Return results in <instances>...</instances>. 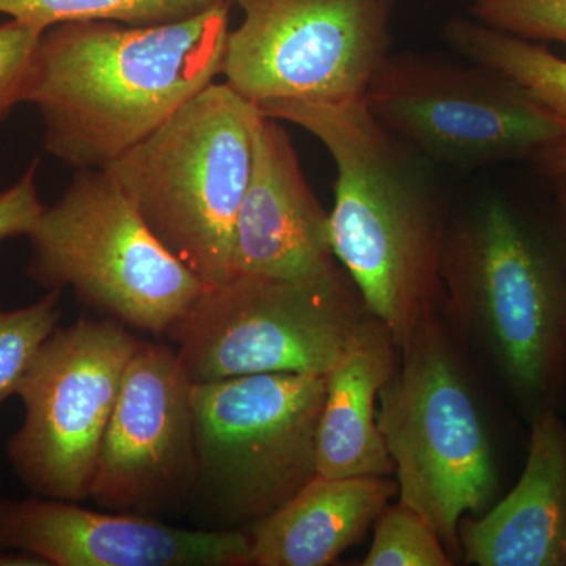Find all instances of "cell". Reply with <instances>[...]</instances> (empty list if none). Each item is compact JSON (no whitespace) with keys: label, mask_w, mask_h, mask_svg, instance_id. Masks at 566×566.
Here are the masks:
<instances>
[{"label":"cell","mask_w":566,"mask_h":566,"mask_svg":"<svg viewBox=\"0 0 566 566\" xmlns=\"http://www.w3.org/2000/svg\"><path fill=\"white\" fill-rule=\"evenodd\" d=\"M457 560L441 536L411 506L387 505L375 523L374 542L364 566H452Z\"/></svg>","instance_id":"obj_21"},{"label":"cell","mask_w":566,"mask_h":566,"mask_svg":"<svg viewBox=\"0 0 566 566\" xmlns=\"http://www.w3.org/2000/svg\"><path fill=\"white\" fill-rule=\"evenodd\" d=\"M528 422L516 486L482 515L461 521V558L468 564L566 566V423L554 409Z\"/></svg>","instance_id":"obj_15"},{"label":"cell","mask_w":566,"mask_h":566,"mask_svg":"<svg viewBox=\"0 0 566 566\" xmlns=\"http://www.w3.org/2000/svg\"><path fill=\"white\" fill-rule=\"evenodd\" d=\"M364 103L387 132L434 166L532 161L566 132L564 118L504 74L419 52L387 55Z\"/></svg>","instance_id":"obj_9"},{"label":"cell","mask_w":566,"mask_h":566,"mask_svg":"<svg viewBox=\"0 0 566 566\" xmlns=\"http://www.w3.org/2000/svg\"><path fill=\"white\" fill-rule=\"evenodd\" d=\"M0 549L25 551L50 566L251 565L249 536L237 528L191 531L36 494L0 497Z\"/></svg>","instance_id":"obj_13"},{"label":"cell","mask_w":566,"mask_h":566,"mask_svg":"<svg viewBox=\"0 0 566 566\" xmlns=\"http://www.w3.org/2000/svg\"><path fill=\"white\" fill-rule=\"evenodd\" d=\"M221 2L234 6V0H0V14L40 32L62 22L76 21L147 28L188 20Z\"/></svg>","instance_id":"obj_19"},{"label":"cell","mask_w":566,"mask_h":566,"mask_svg":"<svg viewBox=\"0 0 566 566\" xmlns=\"http://www.w3.org/2000/svg\"><path fill=\"white\" fill-rule=\"evenodd\" d=\"M400 360L386 324L374 315L326 375L316 468L326 479L395 475L379 433L378 397Z\"/></svg>","instance_id":"obj_17"},{"label":"cell","mask_w":566,"mask_h":566,"mask_svg":"<svg viewBox=\"0 0 566 566\" xmlns=\"http://www.w3.org/2000/svg\"><path fill=\"white\" fill-rule=\"evenodd\" d=\"M41 33L17 20L0 24V123L28 103Z\"/></svg>","instance_id":"obj_23"},{"label":"cell","mask_w":566,"mask_h":566,"mask_svg":"<svg viewBox=\"0 0 566 566\" xmlns=\"http://www.w3.org/2000/svg\"><path fill=\"white\" fill-rule=\"evenodd\" d=\"M62 312L59 290H48L41 300L24 307L0 308V408L20 392L41 346L57 329Z\"/></svg>","instance_id":"obj_20"},{"label":"cell","mask_w":566,"mask_h":566,"mask_svg":"<svg viewBox=\"0 0 566 566\" xmlns=\"http://www.w3.org/2000/svg\"><path fill=\"white\" fill-rule=\"evenodd\" d=\"M370 315L340 266L297 279L237 274L205 290L167 337L192 385L327 375Z\"/></svg>","instance_id":"obj_7"},{"label":"cell","mask_w":566,"mask_h":566,"mask_svg":"<svg viewBox=\"0 0 566 566\" xmlns=\"http://www.w3.org/2000/svg\"><path fill=\"white\" fill-rule=\"evenodd\" d=\"M262 117L226 82H212L106 167L156 238L208 289L233 274L234 226Z\"/></svg>","instance_id":"obj_5"},{"label":"cell","mask_w":566,"mask_h":566,"mask_svg":"<svg viewBox=\"0 0 566 566\" xmlns=\"http://www.w3.org/2000/svg\"><path fill=\"white\" fill-rule=\"evenodd\" d=\"M274 120L322 142L335 164V260L401 348L442 311L441 259L452 212L434 164L387 132L364 102L271 103Z\"/></svg>","instance_id":"obj_1"},{"label":"cell","mask_w":566,"mask_h":566,"mask_svg":"<svg viewBox=\"0 0 566 566\" xmlns=\"http://www.w3.org/2000/svg\"><path fill=\"white\" fill-rule=\"evenodd\" d=\"M232 2L169 24L62 22L40 36L28 104L44 148L106 169L221 76Z\"/></svg>","instance_id":"obj_2"},{"label":"cell","mask_w":566,"mask_h":566,"mask_svg":"<svg viewBox=\"0 0 566 566\" xmlns=\"http://www.w3.org/2000/svg\"><path fill=\"white\" fill-rule=\"evenodd\" d=\"M532 163L535 164L539 174L553 178V180L566 177V132L562 134L560 137H557L556 140L546 145V147L532 159Z\"/></svg>","instance_id":"obj_25"},{"label":"cell","mask_w":566,"mask_h":566,"mask_svg":"<svg viewBox=\"0 0 566 566\" xmlns=\"http://www.w3.org/2000/svg\"><path fill=\"white\" fill-rule=\"evenodd\" d=\"M554 181H556L557 185L558 202H560L566 219V177L557 178V180Z\"/></svg>","instance_id":"obj_27"},{"label":"cell","mask_w":566,"mask_h":566,"mask_svg":"<svg viewBox=\"0 0 566 566\" xmlns=\"http://www.w3.org/2000/svg\"><path fill=\"white\" fill-rule=\"evenodd\" d=\"M337 266L329 212L312 191L290 134L263 115L234 226L232 275L312 277Z\"/></svg>","instance_id":"obj_14"},{"label":"cell","mask_w":566,"mask_h":566,"mask_svg":"<svg viewBox=\"0 0 566 566\" xmlns=\"http://www.w3.org/2000/svg\"><path fill=\"white\" fill-rule=\"evenodd\" d=\"M460 346L442 311L424 319L401 346L376 411L398 502L436 528L455 560L461 521L485 513L499 490L493 439Z\"/></svg>","instance_id":"obj_4"},{"label":"cell","mask_w":566,"mask_h":566,"mask_svg":"<svg viewBox=\"0 0 566 566\" xmlns=\"http://www.w3.org/2000/svg\"><path fill=\"white\" fill-rule=\"evenodd\" d=\"M139 342L115 319L81 318L41 346L17 395L24 419L7 442L11 469L32 494L91 499L104 433Z\"/></svg>","instance_id":"obj_11"},{"label":"cell","mask_w":566,"mask_h":566,"mask_svg":"<svg viewBox=\"0 0 566 566\" xmlns=\"http://www.w3.org/2000/svg\"><path fill=\"white\" fill-rule=\"evenodd\" d=\"M444 40L464 61L504 74L536 103L566 120V59L545 44L490 28L475 18H452Z\"/></svg>","instance_id":"obj_18"},{"label":"cell","mask_w":566,"mask_h":566,"mask_svg":"<svg viewBox=\"0 0 566 566\" xmlns=\"http://www.w3.org/2000/svg\"><path fill=\"white\" fill-rule=\"evenodd\" d=\"M397 494V480L390 476L316 475L289 502L249 527L251 565H331L363 542Z\"/></svg>","instance_id":"obj_16"},{"label":"cell","mask_w":566,"mask_h":566,"mask_svg":"<svg viewBox=\"0 0 566 566\" xmlns=\"http://www.w3.org/2000/svg\"><path fill=\"white\" fill-rule=\"evenodd\" d=\"M28 273L115 322L163 337L208 289L156 238L106 169L76 170L29 234Z\"/></svg>","instance_id":"obj_6"},{"label":"cell","mask_w":566,"mask_h":566,"mask_svg":"<svg viewBox=\"0 0 566 566\" xmlns=\"http://www.w3.org/2000/svg\"><path fill=\"white\" fill-rule=\"evenodd\" d=\"M223 82L256 106L364 102L392 44L397 0H234Z\"/></svg>","instance_id":"obj_10"},{"label":"cell","mask_w":566,"mask_h":566,"mask_svg":"<svg viewBox=\"0 0 566 566\" xmlns=\"http://www.w3.org/2000/svg\"><path fill=\"white\" fill-rule=\"evenodd\" d=\"M442 314L527 419L566 401V259L505 199L450 216Z\"/></svg>","instance_id":"obj_3"},{"label":"cell","mask_w":566,"mask_h":566,"mask_svg":"<svg viewBox=\"0 0 566 566\" xmlns=\"http://www.w3.org/2000/svg\"><path fill=\"white\" fill-rule=\"evenodd\" d=\"M326 375L263 374L192 385L197 493L251 527L318 475Z\"/></svg>","instance_id":"obj_8"},{"label":"cell","mask_w":566,"mask_h":566,"mask_svg":"<svg viewBox=\"0 0 566 566\" xmlns=\"http://www.w3.org/2000/svg\"><path fill=\"white\" fill-rule=\"evenodd\" d=\"M192 381L174 346L140 340L104 433L91 499L148 515L196 491Z\"/></svg>","instance_id":"obj_12"},{"label":"cell","mask_w":566,"mask_h":566,"mask_svg":"<svg viewBox=\"0 0 566 566\" xmlns=\"http://www.w3.org/2000/svg\"><path fill=\"white\" fill-rule=\"evenodd\" d=\"M39 164V159H33L20 180L0 191V243L10 238L29 237L46 210L36 182Z\"/></svg>","instance_id":"obj_24"},{"label":"cell","mask_w":566,"mask_h":566,"mask_svg":"<svg viewBox=\"0 0 566 566\" xmlns=\"http://www.w3.org/2000/svg\"><path fill=\"white\" fill-rule=\"evenodd\" d=\"M0 566H50L43 558L18 549H0Z\"/></svg>","instance_id":"obj_26"},{"label":"cell","mask_w":566,"mask_h":566,"mask_svg":"<svg viewBox=\"0 0 566 566\" xmlns=\"http://www.w3.org/2000/svg\"><path fill=\"white\" fill-rule=\"evenodd\" d=\"M471 17L521 39L566 48V0H474Z\"/></svg>","instance_id":"obj_22"}]
</instances>
